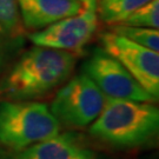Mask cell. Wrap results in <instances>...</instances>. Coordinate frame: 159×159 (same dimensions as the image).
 Instances as JSON below:
<instances>
[{
  "instance_id": "ba28073f",
  "label": "cell",
  "mask_w": 159,
  "mask_h": 159,
  "mask_svg": "<svg viewBox=\"0 0 159 159\" xmlns=\"http://www.w3.org/2000/svg\"><path fill=\"white\" fill-rule=\"evenodd\" d=\"M24 26L30 30L45 29L83 10L80 0H17Z\"/></svg>"
},
{
  "instance_id": "5b68a950",
  "label": "cell",
  "mask_w": 159,
  "mask_h": 159,
  "mask_svg": "<svg viewBox=\"0 0 159 159\" xmlns=\"http://www.w3.org/2000/svg\"><path fill=\"white\" fill-rule=\"evenodd\" d=\"M84 73L106 97L151 102L154 99L112 56L97 48L84 64Z\"/></svg>"
},
{
  "instance_id": "9c48e42d",
  "label": "cell",
  "mask_w": 159,
  "mask_h": 159,
  "mask_svg": "<svg viewBox=\"0 0 159 159\" xmlns=\"http://www.w3.org/2000/svg\"><path fill=\"white\" fill-rule=\"evenodd\" d=\"M79 148L74 134L65 133L21 150L11 159H72Z\"/></svg>"
},
{
  "instance_id": "5bb4252c",
  "label": "cell",
  "mask_w": 159,
  "mask_h": 159,
  "mask_svg": "<svg viewBox=\"0 0 159 159\" xmlns=\"http://www.w3.org/2000/svg\"><path fill=\"white\" fill-rule=\"evenodd\" d=\"M72 159H99L96 154L93 153L90 150H86L83 148H78V150L75 151V153L73 154Z\"/></svg>"
},
{
  "instance_id": "7c38bea8",
  "label": "cell",
  "mask_w": 159,
  "mask_h": 159,
  "mask_svg": "<svg viewBox=\"0 0 159 159\" xmlns=\"http://www.w3.org/2000/svg\"><path fill=\"white\" fill-rule=\"evenodd\" d=\"M111 32L121 35L126 39L144 46L148 50L158 52L159 50V33L158 30L150 27H139V26H126L121 24L112 25Z\"/></svg>"
},
{
  "instance_id": "4fadbf2b",
  "label": "cell",
  "mask_w": 159,
  "mask_h": 159,
  "mask_svg": "<svg viewBox=\"0 0 159 159\" xmlns=\"http://www.w3.org/2000/svg\"><path fill=\"white\" fill-rule=\"evenodd\" d=\"M121 25L126 26H139L158 30L159 27V0H151L148 4L138 8L130 14Z\"/></svg>"
},
{
  "instance_id": "3957f363",
  "label": "cell",
  "mask_w": 159,
  "mask_h": 159,
  "mask_svg": "<svg viewBox=\"0 0 159 159\" xmlns=\"http://www.w3.org/2000/svg\"><path fill=\"white\" fill-rule=\"evenodd\" d=\"M59 123L45 104L0 102V143L16 151L52 139Z\"/></svg>"
},
{
  "instance_id": "8992f818",
  "label": "cell",
  "mask_w": 159,
  "mask_h": 159,
  "mask_svg": "<svg viewBox=\"0 0 159 159\" xmlns=\"http://www.w3.org/2000/svg\"><path fill=\"white\" fill-rule=\"evenodd\" d=\"M83 10L30 35L37 46L64 51H79L91 40L98 25V0H80Z\"/></svg>"
},
{
  "instance_id": "6da1fadb",
  "label": "cell",
  "mask_w": 159,
  "mask_h": 159,
  "mask_svg": "<svg viewBox=\"0 0 159 159\" xmlns=\"http://www.w3.org/2000/svg\"><path fill=\"white\" fill-rule=\"evenodd\" d=\"M74 65L75 56L72 52L35 46L20 58L0 90L11 99L40 97L67 79Z\"/></svg>"
},
{
  "instance_id": "277c9868",
  "label": "cell",
  "mask_w": 159,
  "mask_h": 159,
  "mask_svg": "<svg viewBox=\"0 0 159 159\" xmlns=\"http://www.w3.org/2000/svg\"><path fill=\"white\" fill-rule=\"evenodd\" d=\"M105 102L106 96L91 78L81 73L58 91L50 111L59 124L71 129H83L97 119Z\"/></svg>"
},
{
  "instance_id": "30bf717a",
  "label": "cell",
  "mask_w": 159,
  "mask_h": 159,
  "mask_svg": "<svg viewBox=\"0 0 159 159\" xmlns=\"http://www.w3.org/2000/svg\"><path fill=\"white\" fill-rule=\"evenodd\" d=\"M151 0H100L97 12L104 23L110 25L121 23L138 8Z\"/></svg>"
},
{
  "instance_id": "8fae6325",
  "label": "cell",
  "mask_w": 159,
  "mask_h": 159,
  "mask_svg": "<svg viewBox=\"0 0 159 159\" xmlns=\"http://www.w3.org/2000/svg\"><path fill=\"white\" fill-rule=\"evenodd\" d=\"M23 34V24L17 0H0V40H16Z\"/></svg>"
},
{
  "instance_id": "52a82bcc",
  "label": "cell",
  "mask_w": 159,
  "mask_h": 159,
  "mask_svg": "<svg viewBox=\"0 0 159 159\" xmlns=\"http://www.w3.org/2000/svg\"><path fill=\"white\" fill-rule=\"evenodd\" d=\"M100 40L102 50L117 59L148 94L157 100L159 96L158 52L138 45L113 32L102 34Z\"/></svg>"
},
{
  "instance_id": "7a4b0ae2",
  "label": "cell",
  "mask_w": 159,
  "mask_h": 159,
  "mask_svg": "<svg viewBox=\"0 0 159 159\" xmlns=\"http://www.w3.org/2000/svg\"><path fill=\"white\" fill-rule=\"evenodd\" d=\"M158 130L159 112L152 104L106 97L90 134L117 148H138L153 140Z\"/></svg>"
}]
</instances>
